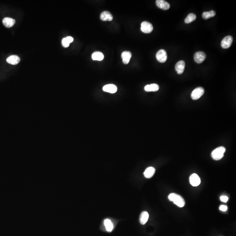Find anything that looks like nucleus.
Returning <instances> with one entry per match:
<instances>
[{
    "mask_svg": "<svg viewBox=\"0 0 236 236\" xmlns=\"http://www.w3.org/2000/svg\"><path fill=\"white\" fill-rule=\"evenodd\" d=\"M168 199L170 201L173 202L175 205L180 207H183L185 205V201L182 196L176 193H171L168 195Z\"/></svg>",
    "mask_w": 236,
    "mask_h": 236,
    "instance_id": "f257e3e1",
    "label": "nucleus"
},
{
    "mask_svg": "<svg viewBox=\"0 0 236 236\" xmlns=\"http://www.w3.org/2000/svg\"><path fill=\"white\" fill-rule=\"evenodd\" d=\"M20 58L16 55H11L7 58V62L12 65H16L19 63Z\"/></svg>",
    "mask_w": 236,
    "mask_h": 236,
    "instance_id": "ddd939ff",
    "label": "nucleus"
},
{
    "mask_svg": "<svg viewBox=\"0 0 236 236\" xmlns=\"http://www.w3.org/2000/svg\"><path fill=\"white\" fill-rule=\"evenodd\" d=\"M156 58L159 62L164 63L166 62L168 58L167 52L164 49H160L157 52Z\"/></svg>",
    "mask_w": 236,
    "mask_h": 236,
    "instance_id": "39448f33",
    "label": "nucleus"
},
{
    "mask_svg": "<svg viewBox=\"0 0 236 236\" xmlns=\"http://www.w3.org/2000/svg\"><path fill=\"white\" fill-rule=\"evenodd\" d=\"M233 40V39L231 36H228L225 37L222 40L221 43L222 47L223 49H228L230 48L232 43Z\"/></svg>",
    "mask_w": 236,
    "mask_h": 236,
    "instance_id": "423d86ee",
    "label": "nucleus"
},
{
    "mask_svg": "<svg viewBox=\"0 0 236 236\" xmlns=\"http://www.w3.org/2000/svg\"><path fill=\"white\" fill-rule=\"evenodd\" d=\"M155 172V169L154 167H148L144 171V175L147 179H150L154 176Z\"/></svg>",
    "mask_w": 236,
    "mask_h": 236,
    "instance_id": "dca6fc26",
    "label": "nucleus"
},
{
    "mask_svg": "<svg viewBox=\"0 0 236 236\" xmlns=\"http://www.w3.org/2000/svg\"><path fill=\"white\" fill-rule=\"evenodd\" d=\"M196 16L195 14L194 13H190V14L188 15L187 17L185 18V22L186 24H189V23H191L193 22V21L196 19Z\"/></svg>",
    "mask_w": 236,
    "mask_h": 236,
    "instance_id": "4be33fe9",
    "label": "nucleus"
},
{
    "mask_svg": "<svg viewBox=\"0 0 236 236\" xmlns=\"http://www.w3.org/2000/svg\"><path fill=\"white\" fill-rule=\"evenodd\" d=\"M156 4L159 8L163 10H168L170 7V4L164 0H157L156 1Z\"/></svg>",
    "mask_w": 236,
    "mask_h": 236,
    "instance_id": "9d476101",
    "label": "nucleus"
},
{
    "mask_svg": "<svg viewBox=\"0 0 236 236\" xmlns=\"http://www.w3.org/2000/svg\"><path fill=\"white\" fill-rule=\"evenodd\" d=\"M2 22L5 26L7 28H10L14 26L16 23V21L15 19L10 18H5L3 19Z\"/></svg>",
    "mask_w": 236,
    "mask_h": 236,
    "instance_id": "2eb2a0df",
    "label": "nucleus"
},
{
    "mask_svg": "<svg viewBox=\"0 0 236 236\" xmlns=\"http://www.w3.org/2000/svg\"><path fill=\"white\" fill-rule=\"evenodd\" d=\"M69 43L66 39V38H64L62 40V45L64 47L67 48L69 46Z\"/></svg>",
    "mask_w": 236,
    "mask_h": 236,
    "instance_id": "5701e85b",
    "label": "nucleus"
},
{
    "mask_svg": "<svg viewBox=\"0 0 236 236\" xmlns=\"http://www.w3.org/2000/svg\"><path fill=\"white\" fill-rule=\"evenodd\" d=\"M185 62L183 60H180L175 65V70L179 74H183L185 68Z\"/></svg>",
    "mask_w": 236,
    "mask_h": 236,
    "instance_id": "1a4fd4ad",
    "label": "nucleus"
},
{
    "mask_svg": "<svg viewBox=\"0 0 236 236\" xmlns=\"http://www.w3.org/2000/svg\"><path fill=\"white\" fill-rule=\"evenodd\" d=\"M189 181L191 185L195 187L199 185L201 183L200 179L196 174H193L191 175L189 178Z\"/></svg>",
    "mask_w": 236,
    "mask_h": 236,
    "instance_id": "6e6552de",
    "label": "nucleus"
},
{
    "mask_svg": "<svg viewBox=\"0 0 236 236\" xmlns=\"http://www.w3.org/2000/svg\"><path fill=\"white\" fill-rule=\"evenodd\" d=\"M103 90L105 92L113 94L116 92L117 91V88L115 85H112V84H109V85L104 86L103 87Z\"/></svg>",
    "mask_w": 236,
    "mask_h": 236,
    "instance_id": "9b49d317",
    "label": "nucleus"
},
{
    "mask_svg": "<svg viewBox=\"0 0 236 236\" xmlns=\"http://www.w3.org/2000/svg\"><path fill=\"white\" fill-rule=\"evenodd\" d=\"M104 225L105 227L106 230L108 232H111L113 230V225L111 220L109 219H105L104 220Z\"/></svg>",
    "mask_w": 236,
    "mask_h": 236,
    "instance_id": "aec40b11",
    "label": "nucleus"
},
{
    "mask_svg": "<svg viewBox=\"0 0 236 236\" xmlns=\"http://www.w3.org/2000/svg\"><path fill=\"white\" fill-rule=\"evenodd\" d=\"M220 199V200L222 202H226L228 201V197L227 196L222 195V196H221Z\"/></svg>",
    "mask_w": 236,
    "mask_h": 236,
    "instance_id": "b1692460",
    "label": "nucleus"
},
{
    "mask_svg": "<svg viewBox=\"0 0 236 236\" xmlns=\"http://www.w3.org/2000/svg\"><path fill=\"white\" fill-rule=\"evenodd\" d=\"M121 57L122 58L123 63L125 64H127L130 62L131 58V53L130 51H124L122 53Z\"/></svg>",
    "mask_w": 236,
    "mask_h": 236,
    "instance_id": "f8f14e48",
    "label": "nucleus"
},
{
    "mask_svg": "<svg viewBox=\"0 0 236 236\" xmlns=\"http://www.w3.org/2000/svg\"><path fill=\"white\" fill-rule=\"evenodd\" d=\"M149 216L148 213L147 212H143L139 217V222L141 224L144 225L147 222Z\"/></svg>",
    "mask_w": 236,
    "mask_h": 236,
    "instance_id": "6ab92c4d",
    "label": "nucleus"
},
{
    "mask_svg": "<svg viewBox=\"0 0 236 236\" xmlns=\"http://www.w3.org/2000/svg\"><path fill=\"white\" fill-rule=\"evenodd\" d=\"M66 39L68 40V42L70 43H72L74 41V38L73 37H68L66 38Z\"/></svg>",
    "mask_w": 236,
    "mask_h": 236,
    "instance_id": "a878e982",
    "label": "nucleus"
},
{
    "mask_svg": "<svg viewBox=\"0 0 236 236\" xmlns=\"http://www.w3.org/2000/svg\"><path fill=\"white\" fill-rule=\"evenodd\" d=\"M225 151L226 148L224 147H219L212 151L211 154L212 157L215 160H220L223 158Z\"/></svg>",
    "mask_w": 236,
    "mask_h": 236,
    "instance_id": "f03ea898",
    "label": "nucleus"
},
{
    "mask_svg": "<svg viewBox=\"0 0 236 236\" xmlns=\"http://www.w3.org/2000/svg\"><path fill=\"white\" fill-rule=\"evenodd\" d=\"M141 30L145 33H150L153 30L152 25L147 22H143L141 24Z\"/></svg>",
    "mask_w": 236,
    "mask_h": 236,
    "instance_id": "20e7f679",
    "label": "nucleus"
},
{
    "mask_svg": "<svg viewBox=\"0 0 236 236\" xmlns=\"http://www.w3.org/2000/svg\"><path fill=\"white\" fill-rule=\"evenodd\" d=\"M216 15V12L214 10H211L210 11L204 12L202 14V17L204 19H208L211 18L213 17Z\"/></svg>",
    "mask_w": 236,
    "mask_h": 236,
    "instance_id": "412c9836",
    "label": "nucleus"
},
{
    "mask_svg": "<svg viewBox=\"0 0 236 236\" xmlns=\"http://www.w3.org/2000/svg\"><path fill=\"white\" fill-rule=\"evenodd\" d=\"M100 18L102 21H111L113 19V16L109 11H105L101 14Z\"/></svg>",
    "mask_w": 236,
    "mask_h": 236,
    "instance_id": "4468645a",
    "label": "nucleus"
},
{
    "mask_svg": "<svg viewBox=\"0 0 236 236\" xmlns=\"http://www.w3.org/2000/svg\"><path fill=\"white\" fill-rule=\"evenodd\" d=\"M159 89V86L156 84H152L147 85L144 87V90L147 92L151 91H157Z\"/></svg>",
    "mask_w": 236,
    "mask_h": 236,
    "instance_id": "f3484780",
    "label": "nucleus"
},
{
    "mask_svg": "<svg viewBox=\"0 0 236 236\" xmlns=\"http://www.w3.org/2000/svg\"><path fill=\"white\" fill-rule=\"evenodd\" d=\"M194 58L195 62L198 64H201L205 60L206 58V55L204 52L199 51L195 53Z\"/></svg>",
    "mask_w": 236,
    "mask_h": 236,
    "instance_id": "0eeeda50",
    "label": "nucleus"
},
{
    "mask_svg": "<svg viewBox=\"0 0 236 236\" xmlns=\"http://www.w3.org/2000/svg\"><path fill=\"white\" fill-rule=\"evenodd\" d=\"M91 57L93 60L101 61L104 59V56L101 52L96 51L92 53Z\"/></svg>",
    "mask_w": 236,
    "mask_h": 236,
    "instance_id": "a211bd4d",
    "label": "nucleus"
},
{
    "mask_svg": "<svg viewBox=\"0 0 236 236\" xmlns=\"http://www.w3.org/2000/svg\"><path fill=\"white\" fill-rule=\"evenodd\" d=\"M204 92V89L202 87H198L195 89L191 94V99L194 100L199 99L203 95Z\"/></svg>",
    "mask_w": 236,
    "mask_h": 236,
    "instance_id": "7ed1b4c3",
    "label": "nucleus"
},
{
    "mask_svg": "<svg viewBox=\"0 0 236 236\" xmlns=\"http://www.w3.org/2000/svg\"><path fill=\"white\" fill-rule=\"evenodd\" d=\"M220 210L222 211H226L227 210V207L226 206L221 205L220 206Z\"/></svg>",
    "mask_w": 236,
    "mask_h": 236,
    "instance_id": "393cba45",
    "label": "nucleus"
}]
</instances>
